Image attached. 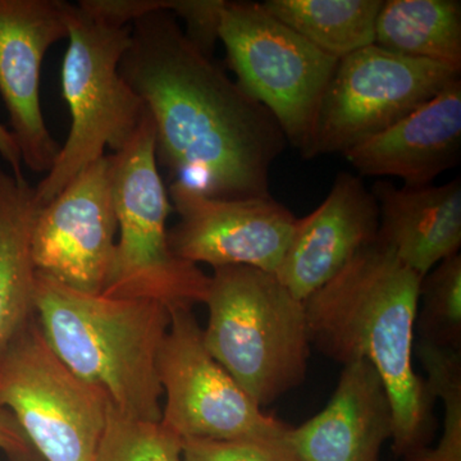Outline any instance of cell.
<instances>
[{"label":"cell","mask_w":461,"mask_h":461,"mask_svg":"<svg viewBox=\"0 0 461 461\" xmlns=\"http://www.w3.org/2000/svg\"><path fill=\"white\" fill-rule=\"evenodd\" d=\"M420 275L375 240L304 302L311 344L333 362L368 360L393 405V448L426 446L435 429L426 381L412 368Z\"/></svg>","instance_id":"cell-2"},{"label":"cell","mask_w":461,"mask_h":461,"mask_svg":"<svg viewBox=\"0 0 461 461\" xmlns=\"http://www.w3.org/2000/svg\"><path fill=\"white\" fill-rule=\"evenodd\" d=\"M224 0H173L171 14L185 23L184 32L200 50L213 56L220 41Z\"/></svg>","instance_id":"cell-25"},{"label":"cell","mask_w":461,"mask_h":461,"mask_svg":"<svg viewBox=\"0 0 461 461\" xmlns=\"http://www.w3.org/2000/svg\"><path fill=\"white\" fill-rule=\"evenodd\" d=\"M95 461H184L182 438L162 421L133 418L108 402Z\"/></svg>","instance_id":"cell-23"},{"label":"cell","mask_w":461,"mask_h":461,"mask_svg":"<svg viewBox=\"0 0 461 461\" xmlns=\"http://www.w3.org/2000/svg\"><path fill=\"white\" fill-rule=\"evenodd\" d=\"M393 405L368 360L344 366L326 408L296 429L287 442L299 461H379L393 438Z\"/></svg>","instance_id":"cell-15"},{"label":"cell","mask_w":461,"mask_h":461,"mask_svg":"<svg viewBox=\"0 0 461 461\" xmlns=\"http://www.w3.org/2000/svg\"><path fill=\"white\" fill-rule=\"evenodd\" d=\"M371 191L379 209L378 241L421 277L460 253V177L420 187L377 181Z\"/></svg>","instance_id":"cell-17"},{"label":"cell","mask_w":461,"mask_h":461,"mask_svg":"<svg viewBox=\"0 0 461 461\" xmlns=\"http://www.w3.org/2000/svg\"><path fill=\"white\" fill-rule=\"evenodd\" d=\"M218 39L236 83L271 112L288 144L302 153L339 59L305 41L263 3L224 0Z\"/></svg>","instance_id":"cell-7"},{"label":"cell","mask_w":461,"mask_h":461,"mask_svg":"<svg viewBox=\"0 0 461 461\" xmlns=\"http://www.w3.org/2000/svg\"><path fill=\"white\" fill-rule=\"evenodd\" d=\"M108 402L54 354L36 315L0 354V406L42 461H95Z\"/></svg>","instance_id":"cell-8"},{"label":"cell","mask_w":461,"mask_h":461,"mask_svg":"<svg viewBox=\"0 0 461 461\" xmlns=\"http://www.w3.org/2000/svg\"><path fill=\"white\" fill-rule=\"evenodd\" d=\"M180 221L168 230L169 245L181 259L214 268L247 266L277 273L297 217L272 195L213 199L181 182L168 189Z\"/></svg>","instance_id":"cell-12"},{"label":"cell","mask_w":461,"mask_h":461,"mask_svg":"<svg viewBox=\"0 0 461 461\" xmlns=\"http://www.w3.org/2000/svg\"><path fill=\"white\" fill-rule=\"evenodd\" d=\"M0 451L9 461H42L11 411L0 406Z\"/></svg>","instance_id":"cell-26"},{"label":"cell","mask_w":461,"mask_h":461,"mask_svg":"<svg viewBox=\"0 0 461 461\" xmlns=\"http://www.w3.org/2000/svg\"><path fill=\"white\" fill-rule=\"evenodd\" d=\"M378 229L379 209L372 191L353 173H339L321 204L297 218L276 276L305 302L373 244Z\"/></svg>","instance_id":"cell-14"},{"label":"cell","mask_w":461,"mask_h":461,"mask_svg":"<svg viewBox=\"0 0 461 461\" xmlns=\"http://www.w3.org/2000/svg\"><path fill=\"white\" fill-rule=\"evenodd\" d=\"M118 233L102 294L166 308L204 304L211 276L173 253L167 221L173 211L156 156L149 112L126 148L112 154Z\"/></svg>","instance_id":"cell-6"},{"label":"cell","mask_w":461,"mask_h":461,"mask_svg":"<svg viewBox=\"0 0 461 461\" xmlns=\"http://www.w3.org/2000/svg\"><path fill=\"white\" fill-rule=\"evenodd\" d=\"M204 304L206 350L259 408L304 382L312 346L305 304L275 273L214 268Z\"/></svg>","instance_id":"cell-4"},{"label":"cell","mask_w":461,"mask_h":461,"mask_svg":"<svg viewBox=\"0 0 461 461\" xmlns=\"http://www.w3.org/2000/svg\"><path fill=\"white\" fill-rule=\"evenodd\" d=\"M342 156L362 176L399 177L403 186L432 185L460 162L461 76L386 131Z\"/></svg>","instance_id":"cell-16"},{"label":"cell","mask_w":461,"mask_h":461,"mask_svg":"<svg viewBox=\"0 0 461 461\" xmlns=\"http://www.w3.org/2000/svg\"><path fill=\"white\" fill-rule=\"evenodd\" d=\"M39 208L29 182L0 168V354L36 315L32 241Z\"/></svg>","instance_id":"cell-18"},{"label":"cell","mask_w":461,"mask_h":461,"mask_svg":"<svg viewBox=\"0 0 461 461\" xmlns=\"http://www.w3.org/2000/svg\"><path fill=\"white\" fill-rule=\"evenodd\" d=\"M375 44L461 75L460 0H384Z\"/></svg>","instance_id":"cell-19"},{"label":"cell","mask_w":461,"mask_h":461,"mask_svg":"<svg viewBox=\"0 0 461 461\" xmlns=\"http://www.w3.org/2000/svg\"><path fill=\"white\" fill-rule=\"evenodd\" d=\"M67 2L0 0V95L23 165L50 172L60 147L50 135L41 104V75L51 45L68 36Z\"/></svg>","instance_id":"cell-13"},{"label":"cell","mask_w":461,"mask_h":461,"mask_svg":"<svg viewBox=\"0 0 461 461\" xmlns=\"http://www.w3.org/2000/svg\"><path fill=\"white\" fill-rule=\"evenodd\" d=\"M36 317L54 354L118 411L162 420L158 357L168 308L148 300L91 295L36 275Z\"/></svg>","instance_id":"cell-3"},{"label":"cell","mask_w":461,"mask_h":461,"mask_svg":"<svg viewBox=\"0 0 461 461\" xmlns=\"http://www.w3.org/2000/svg\"><path fill=\"white\" fill-rule=\"evenodd\" d=\"M414 355L427 372V387L444 406V427L436 446H420L405 461H461V353L418 341Z\"/></svg>","instance_id":"cell-21"},{"label":"cell","mask_w":461,"mask_h":461,"mask_svg":"<svg viewBox=\"0 0 461 461\" xmlns=\"http://www.w3.org/2000/svg\"><path fill=\"white\" fill-rule=\"evenodd\" d=\"M459 74L373 44L339 60L300 156L344 154L435 98Z\"/></svg>","instance_id":"cell-9"},{"label":"cell","mask_w":461,"mask_h":461,"mask_svg":"<svg viewBox=\"0 0 461 461\" xmlns=\"http://www.w3.org/2000/svg\"><path fill=\"white\" fill-rule=\"evenodd\" d=\"M159 357L162 421L181 438L276 439L290 427L264 414L209 354L193 308L176 306Z\"/></svg>","instance_id":"cell-10"},{"label":"cell","mask_w":461,"mask_h":461,"mask_svg":"<svg viewBox=\"0 0 461 461\" xmlns=\"http://www.w3.org/2000/svg\"><path fill=\"white\" fill-rule=\"evenodd\" d=\"M415 332L421 342L460 351V253L446 258L421 280Z\"/></svg>","instance_id":"cell-22"},{"label":"cell","mask_w":461,"mask_h":461,"mask_svg":"<svg viewBox=\"0 0 461 461\" xmlns=\"http://www.w3.org/2000/svg\"><path fill=\"white\" fill-rule=\"evenodd\" d=\"M117 232L113 163L107 154L39 208L32 241L36 272L72 290L100 295Z\"/></svg>","instance_id":"cell-11"},{"label":"cell","mask_w":461,"mask_h":461,"mask_svg":"<svg viewBox=\"0 0 461 461\" xmlns=\"http://www.w3.org/2000/svg\"><path fill=\"white\" fill-rule=\"evenodd\" d=\"M384 0H267L264 7L318 50L341 59L375 44Z\"/></svg>","instance_id":"cell-20"},{"label":"cell","mask_w":461,"mask_h":461,"mask_svg":"<svg viewBox=\"0 0 461 461\" xmlns=\"http://www.w3.org/2000/svg\"><path fill=\"white\" fill-rule=\"evenodd\" d=\"M172 0H118L131 23L120 72L154 124L157 162L208 198H264L286 136L271 112L187 38Z\"/></svg>","instance_id":"cell-1"},{"label":"cell","mask_w":461,"mask_h":461,"mask_svg":"<svg viewBox=\"0 0 461 461\" xmlns=\"http://www.w3.org/2000/svg\"><path fill=\"white\" fill-rule=\"evenodd\" d=\"M0 157L11 167L12 175L18 180H23V159H21L20 149L14 140V135L7 127L0 123Z\"/></svg>","instance_id":"cell-27"},{"label":"cell","mask_w":461,"mask_h":461,"mask_svg":"<svg viewBox=\"0 0 461 461\" xmlns=\"http://www.w3.org/2000/svg\"><path fill=\"white\" fill-rule=\"evenodd\" d=\"M184 461H299L287 435L276 439L182 438Z\"/></svg>","instance_id":"cell-24"},{"label":"cell","mask_w":461,"mask_h":461,"mask_svg":"<svg viewBox=\"0 0 461 461\" xmlns=\"http://www.w3.org/2000/svg\"><path fill=\"white\" fill-rule=\"evenodd\" d=\"M68 48L62 66V93L71 114L68 138L53 168L39 182L35 202L47 205L76 176L135 138L148 113L145 103L120 72L131 26L118 25L67 2Z\"/></svg>","instance_id":"cell-5"}]
</instances>
